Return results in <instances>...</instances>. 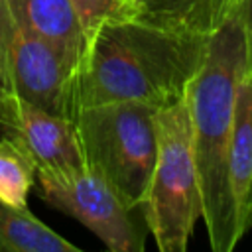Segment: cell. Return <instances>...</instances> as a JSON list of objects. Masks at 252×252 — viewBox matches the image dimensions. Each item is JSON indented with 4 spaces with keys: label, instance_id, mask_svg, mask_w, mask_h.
Returning a JSON list of instances; mask_svg holds the SVG:
<instances>
[{
    "label": "cell",
    "instance_id": "6da1fadb",
    "mask_svg": "<svg viewBox=\"0 0 252 252\" xmlns=\"http://www.w3.org/2000/svg\"><path fill=\"white\" fill-rule=\"evenodd\" d=\"M211 35L167 30L130 14L106 18L89 35L75 69V112L83 106L179 100L201 67Z\"/></svg>",
    "mask_w": 252,
    "mask_h": 252
},
{
    "label": "cell",
    "instance_id": "7a4b0ae2",
    "mask_svg": "<svg viewBox=\"0 0 252 252\" xmlns=\"http://www.w3.org/2000/svg\"><path fill=\"white\" fill-rule=\"evenodd\" d=\"M246 75L244 33L238 16L211 33L207 53L187 87L191 144L201 187V220L213 252H232L242 240L232 199L228 154L236 85Z\"/></svg>",
    "mask_w": 252,
    "mask_h": 252
},
{
    "label": "cell",
    "instance_id": "3957f363",
    "mask_svg": "<svg viewBox=\"0 0 252 252\" xmlns=\"http://www.w3.org/2000/svg\"><path fill=\"white\" fill-rule=\"evenodd\" d=\"M156 110L150 102L118 100L83 106L73 116L85 165L132 205H144L152 179L158 148Z\"/></svg>",
    "mask_w": 252,
    "mask_h": 252
},
{
    "label": "cell",
    "instance_id": "277c9868",
    "mask_svg": "<svg viewBox=\"0 0 252 252\" xmlns=\"http://www.w3.org/2000/svg\"><path fill=\"white\" fill-rule=\"evenodd\" d=\"M156 163L144 199L148 230L161 252H185L203 213L187 93L156 110Z\"/></svg>",
    "mask_w": 252,
    "mask_h": 252
},
{
    "label": "cell",
    "instance_id": "5b68a950",
    "mask_svg": "<svg viewBox=\"0 0 252 252\" xmlns=\"http://www.w3.org/2000/svg\"><path fill=\"white\" fill-rule=\"evenodd\" d=\"M39 197L85 224L110 252H144L148 222L144 205L128 203L89 165L35 171Z\"/></svg>",
    "mask_w": 252,
    "mask_h": 252
},
{
    "label": "cell",
    "instance_id": "8992f818",
    "mask_svg": "<svg viewBox=\"0 0 252 252\" xmlns=\"http://www.w3.org/2000/svg\"><path fill=\"white\" fill-rule=\"evenodd\" d=\"M75 69L49 41L22 26L0 0V94L20 96L73 120Z\"/></svg>",
    "mask_w": 252,
    "mask_h": 252
},
{
    "label": "cell",
    "instance_id": "52a82bcc",
    "mask_svg": "<svg viewBox=\"0 0 252 252\" xmlns=\"http://www.w3.org/2000/svg\"><path fill=\"white\" fill-rule=\"evenodd\" d=\"M0 138L12 140L30 158L35 171L85 165L73 120L14 94H0Z\"/></svg>",
    "mask_w": 252,
    "mask_h": 252
},
{
    "label": "cell",
    "instance_id": "ba28073f",
    "mask_svg": "<svg viewBox=\"0 0 252 252\" xmlns=\"http://www.w3.org/2000/svg\"><path fill=\"white\" fill-rule=\"evenodd\" d=\"M10 14L35 35L49 41L75 67L85 51V32L71 0H4Z\"/></svg>",
    "mask_w": 252,
    "mask_h": 252
},
{
    "label": "cell",
    "instance_id": "9c48e42d",
    "mask_svg": "<svg viewBox=\"0 0 252 252\" xmlns=\"http://www.w3.org/2000/svg\"><path fill=\"white\" fill-rule=\"evenodd\" d=\"M228 173L238 232L244 238L252 230V79L246 75L236 85Z\"/></svg>",
    "mask_w": 252,
    "mask_h": 252
},
{
    "label": "cell",
    "instance_id": "30bf717a",
    "mask_svg": "<svg viewBox=\"0 0 252 252\" xmlns=\"http://www.w3.org/2000/svg\"><path fill=\"white\" fill-rule=\"evenodd\" d=\"M120 12L195 35H211L222 22L219 0H128Z\"/></svg>",
    "mask_w": 252,
    "mask_h": 252
},
{
    "label": "cell",
    "instance_id": "8fae6325",
    "mask_svg": "<svg viewBox=\"0 0 252 252\" xmlns=\"http://www.w3.org/2000/svg\"><path fill=\"white\" fill-rule=\"evenodd\" d=\"M2 252H81L79 246L43 224L28 207L0 201Z\"/></svg>",
    "mask_w": 252,
    "mask_h": 252
},
{
    "label": "cell",
    "instance_id": "7c38bea8",
    "mask_svg": "<svg viewBox=\"0 0 252 252\" xmlns=\"http://www.w3.org/2000/svg\"><path fill=\"white\" fill-rule=\"evenodd\" d=\"M35 179V165L8 138H0V201L28 207V193Z\"/></svg>",
    "mask_w": 252,
    "mask_h": 252
},
{
    "label": "cell",
    "instance_id": "4fadbf2b",
    "mask_svg": "<svg viewBox=\"0 0 252 252\" xmlns=\"http://www.w3.org/2000/svg\"><path fill=\"white\" fill-rule=\"evenodd\" d=\"M71 2L79 14L87 39L98 28V24H102L106 18L120 14V8H122L118 0H71Z\"/></svg>",
    "mask_w": 252,
    "mask_h": 252
},
{
    "label": "cell",
    "instance_id": "5bb4252c",
    "mask_svg": "<svg viewBox=\"0 0 252 252\" xmlns=\"http://www.w3.org/2000/svg\"><path fill=\"white\" fill-rule=\"evenodd\" d=\"M238 22L244 33V49H246V77L252 79V0H238L236 8Z\"/></svg>",
    "mask_w": 252,
    "mask_h": 252
},
{
    "label": "cell",
    "instance_id": "9a60e30c",
    "mask_svg": "<svg viewBox=\"0 0 252 252\" xmlns=\"http://www.w3.org/2000/svg\"><path fill=\"white\" fill-rule=\"evenodd\" d=\"M220 2V12H222V20L236 14V8H238V0H219Z\"/></svg>",
    "mask_w": 252,
    "mask_h": 252
},
{
    "label": "cell",
    "instance_id": "2e32d148",
    "mask_svg": "<svg viewBox=\"0 0 252 252\" xmlns=\"http://www.w3.org/2000/svg\"><path fill=\"white\" fill-rule=\"evenodd\" d=\"M118 2H120V6H124V4L128 2V0H118ZM120 10H122V8H120Z\"/></svg>",
    "mask_w": 252,
    "mask_h": 252
}]
</instances>
